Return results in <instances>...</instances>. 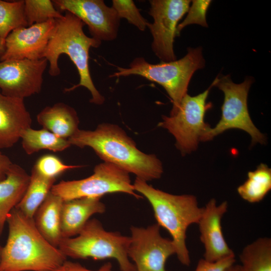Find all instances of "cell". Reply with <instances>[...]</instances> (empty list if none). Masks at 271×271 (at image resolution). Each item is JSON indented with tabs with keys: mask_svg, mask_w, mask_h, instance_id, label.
Returning a JSON list of instances; mask_svg holds the SVG:
<instances>
[{
	"mask_svg": "<svg viewBox=\"0 0 271 271\" xmlns=\"http://www.w3.org/2000/svg\"><path fill=\"white\" fill-rule=\"evenodd\" d=\"M204 66L201 48H189L184 57L171 62L153 64L144 58H136L128 68L117 67V71L109 77L136 75L161 85L171 99L173 107L170 115H172L177 111L182 98L187 94L193 74Z\"/></svg>",
	"mask_w": 271,
	"mask_h": 271,
	"instance_id": "cell-5",
	"label": "cell"
},
{
	"mask_svg": "<svg viewBox=\"0 0 271 271\" xmlns=\"http://www.w3.org/2000/svg\"><path fill=\"white\" fill-rule=\"evenodd\" d=\"M215 81L214 86L222 91L224 96L221 116L216 125L209 130L204 142L212 140L227 129L236 128L247 132L252 145L264 144L265 137L254 125L247 107V96L252 78H247L243 82L236 84L227 75L221 79L216 78Z\"/></svg>",
	"mask_w": 271,
	"mask_h": 271,
	"instance_id": "cell-9",
	"label": "cell"
},
{
	"mask_svg": "<svg viewBox=\"0 0 271 271\" xmlns=\"http://www.w3.org/2000/svg\"><path fill=\"white\" fill-rule=\"evenodd\" d=\"M235 262V254L216 261H209L201 258L198 261L194 271H225Z\"/></svg>",
	"mask_w": 271,
	"mask_h": 271,
	"instance_id": "cell-30",
	"label": "cell"
},
{
	"mask_svg": "<svg viewBox=\"0 0 271 271\" xmlns=\"http://www.w3.org/2000/svg\"><path fill=\"white\" fill-rule=\"evenodd\" d=\"M149 15L154 22H148L153 38L152 49L161 62H171L176 60L174 52L173 43L177 36L178 22L190 7L189 0H152Z\"/></svg>",
	"mask_w": 271,
	"mask_h": 271,
	"instance_id": "cell-10",
	"label": "cell"
},
{
	"mask_svg": "<svg viewBox=\"0 0 271 271\" xmlns=\"http://www.w3.org/2000/svg\"><path fill=\"white\" fill-rule=\"evenodd\" d=\"M54 271H115L112 269V264L107 262L97 270L88 269L78 262L65 260Z\"/></svg>",
	"mask_w": 271,
	"mask_h": 271,
	"instance_id": "cell-31",
	"label": "cell"
},
{
	"mask_svg": "<svg viewBox=\"0 0 271 271\" xmlns=\"http://www.w3.org/2000/svg\"><path fill=\"white\" fill-rule=\"evenodd\" d=\"M48 64L45 58L0 61V92L23 99L39 93Z\"/></svg>",
	"mask_w": 271,
	"mask_h": 271,
	"instance_id": "cell-12",
	"label": "cell"
},
{
	"mask_svg": "<svg viewBox=\"0 0 271 271\" xmlns=\"http://www.w3.org/2000/svg\"><path fill=\"white\" fill-rule=\"evenodd\" d=\"M105 206L99 198L84 197L63 201L61 211L62 238L77 235L90 218L105 211Z\"/></svg>",
	"mask_w": 271,
	"mask_h": 271,
	"instance_id": "cell-17",
	"label": "cell"
},
{
	"mask_svg": "<svg viewBox=\"0 0 271 271\" xmlns=\"http://www.w3.org/2000/svg\"><path fill=\"white\" fill-rule=\"evenodd\" d=\"M157 223L146 228L131 226L127 255L137 271H168L166 262L176 254L172 239L164 238Z\"/></svg>",
	"mask_w": 271,
	"mask_h": 271,
	"instance_id": "cell-11",
	"label": "cell"
},
{
	"mask_svg": "<svg viewBox=\"0 0 271 271\" xmlns=\"http://www.w3.org/2000/svg\"><path fill=\"white\" fill-rule=\"evenodd\" d=\"M80 167L82 166L66 165L58 157L46 154L40 157L33 168L45 178L56 179L66 171Z\"/></svg>",
	"mask_w": 271,
	"mask_h": 271,
	"instance_id": "cell-27",
	"label": "cell"
},
{
	"mask_svg": "<svg viewBox=\"0 0 271 271\" xmlns=\"http://www.w3.org/2000/svg\"><path fill=\"white\" fill-rule=\"evenodd\" d=\"M63 203L61 197L50 191L33 218L40 233L56 247L62 238L61 222Z\"/></svg>",
	"mask_w": 271,
	"mask_h": 271,
	"instance_id": "cell-20",
	"label": "cell"
},
{
	"mask_svg": "<svg viewBox=\"0 0 271 271\" xmlns=\"http://www.w3.org/2000/svg\"><path fill=\"white\" fill-rule=\"evenodd\" d=\"M211 2L210 0L193 1L185 19L177 27V36H179L182 30L189 25L198 24L203 27H207L206 15Z\"/></svg>",
	"mask_w": 271,
	"mask_h": 271,
	"instance_id": "cell-29",
	"label": "cell"
},
{
	"mask_svg": "<svg viewBox=\"0 0 271 271\" xmlns=\"http://www.w3.org/2000/svg\"><path fill=\"white\" fill-rule=\"evenodd\" d=\"M13 164L11 159L0 151V181L6 178Z\"/></svg>",
	"mask_w": 271,
	"mask_h": 271,
	"instance_id": "cell-32",
	"label": "cell"
},
{
	"mask_svg": "<svg viewBox=\"0 0 271 271\" xmlns=\"http://www.w3.org/2000/svg\"><path fill=\"white\" fill-rule=\"evenodd\" d=\"M20 139L22 147L28 155L45 149L62 152L71 146L68 139L60 138L43 128L35 129L29 127L22 132Z\"/></svg>",
	"mask_w": 271,
	"mask_h": 271,
	"instance_id": "cell-23",
	"label": "cell"
},
{
	"mask_svg": "<svg viewBox=\"0 0 271 271\" xmlns=\"http://www.w3.org/2000/svg\"><path fill=\"white\" fill-rule=\"evenodd\" d=\"M25 14L28 26L58 20L63 17L50 0H25Z\"/></svg>",
	"mask_w": 271,
	"mask_h": 271,
	"instance_id": "cell-26",
	"label": "cell"
},
{
	"mask_svg": "<svg viewBox=\"0 0 271 271\" xmlns=\"http://www.w3.org/2000/svg\"><path fill=\"white\" fill-rule=\"evenodd\" d=\"M225 271H240L239 264H234L227 268Z\"/></svg>",
	"mask_w": 271,
	"mask_h": 271,
	"instance_id": "cell-34",
	"label": "cell"
},
{
	"mask_svg": "<svg viewBox=\"0 0 271 271\" xmlns=\"http://www.w3.org/2000/svg\"><path fill=\"white\" fill-rule=\"evenodd\" d=\"M5 51V40L0 38V60L4 54Z\"/></svg>",
	"mask_w": 271,
	"mask_h": 271,
	"instance_id": "cell-33",
	"label": "cell"
},
{
	"mask_svg": "<svg viewBox=\"0 0 271 271\" xmlns=\"http://www.w3.org/2000/svg\"><path fill=\"white\" fill-rule=\"evenodd\" d=\"M227 208V201L217 205L214 198L203 207L198 224L200 241L205 250L203 258L206 260L216 261L234 254L228 246L222 230L221 219Z\"/></svg>",
	"mask_w": 271,
	"mask_h": 271,
	"instance_id": "cell-15",
	"label": "cell"
},
{
	"mask_svg": "<svg viewBox=\"0 0 271 271\" xmlns=\"http://www.w3.org/2000/svg\"><path fill=\"white\" fill-rule=\"evenodd\" d=\"M133 185L135 191L151 204L157 224L170 234L179 261L189 266L191 259L186 243V232L190 225L198 224L203 210L199 206L197 198L193 195H178L164 192L138 178Z\"/></svg>",
	"mask_w": 271,
	"mask_h": 271,
	"instance_id": "cell-4",
	"label": "cell"
},
{
	"mask_svg": "<svg viewBox=\"0 0 271 271\" xmlns=\"http://www.w3.org/2000/svg\"><path fill=\"white\" fill-rule=\"evenodd\" d=\"M215 83V79L207 89L197 95L191 96L187 93L177 111L170 116H163L159 124L174 136L176 146L182 155L196 150L211 128L204 119L206 111L212 107L206 100Z\"/></svg>",
	"mask_w": 271,
	"mask_h": 271,
	"instance_id": "cell-7",
	"label": "cell"
},
{
	"mask_svg": "<svg viewBox=\"0 0 271 271\" xmlns=\"http://www.w3.org/2000/svg\"><path fill=\"white\" fill-rule=\"evenodd\" d=\"M68 140L71 145L92 148L105 162L146 182L159 179L163 172L160 160L155 155L139 150L133 140L116 125L100 124L94 130L78 129Z\"/></svg>",
	"mask_w": 271,
	"mask_h": 271,
	"instance_id": "cell-2",
	"label": "cell"
},
{
	"mask_svg": "<svg viewBox=\"0 0 271 271\" xmlns=\"http://www.w3.org/2000/svg\"><path fill=\"white\" fill-rule=\"evenodd\" d=\"M7 223L8 236L2 249L0 271H54L67 260L40 233L33 219L16 207Z\"/></svg>",
	"mask_w": 271,
	"mask_h": 271,
	"instance_id": "cell-1",
	"label": "cell"
},
{
	"mask_svg": "<svg viewBox=\"0 0 271 271\" xmlns=\"http://www.w3.org/2000/svg\"><path fill=\"white\" fill-rule=\"evenodd\" d=\"M56 180L43 177L33 168L26 192L16 208L26 216L33 218L37 210L51 191Z\"/></svg>",
	"mask_w": 271,
	"mask_h": 271,
	"instance_id": "cell-21",
	"label": "cell"
},
{
	"mask_svg": "<svg viewBox=\"0 0 271 271\" xmlns=\"http://www.w3.org/2000/svg\"><path fill=\"white\" fill-rule=\"evenodd\" d=\"M112 3L111 7L120 19H126L129 23L142 31L145 30L148 22L142 16L133 1L113 0Z\"/></svg>",
	"mask_w": 271,
	"mask_h": 271,
	"instance_id": "cell-28",
	"label": "cell"
},
{
	"mask_svg": "<svg viewBox=\"0 0 271 271\" xmlns=\"http://www.w3.org/2000/svg\"><path fill=\"white\" fill-rule=\"evenodd\" d=\"M56 23L50 20L13 30L5 40V51L0 61L43 58Z\"/></svg>",
	"mask_w": 271,
	"mask_h": 271,
	"instance_id": "cell-14",
	"label": "cell"
},
{
	"mask_svg": "<svg viewBox=\"0 0 271 271\" xmlns=\"http://www.w3.org/2000/svg\"><path fill=\"white\" fill-rule=\"evenodd\" d=\"M30 181V175L13 163L6 178L0 181V236L10 212L23 198Z\"/></svg>",
	"mask_w": 271,
	"mask_h": 271,
	"instance_id": "cell-18",
	"label": "cell"
},
{
	"mask_svg": "<svg viewBox=\"0 0 271 271\" xmlns=\"http://www.w3.org/2000/svg\"><path fill=\"white\" fill-rule=\"evenodd\" d=\"M32 122L24 99L7 96L0 92V149L14 146L22 132L31 127Z\"/></svg>",
	"mask_w": 271,
	"mask_h": 271,
	"instance_id": "cell-16",
	"label": "cell"
},
{
	"mask_svg": "<svg viewBox=\"0 0 271 271\" xmlns=\"http://www.w3.org/2000/svg\"><path fill=\"white\" fill-rule=\"evenodd\" d=\"M2 249V247L1 245H0V259H1V256Z\"/></svg>",
	"mask_w": 271,
	"mask_h": 271,
	"instance_id": "cell-35",
	"label": "cell"
},
{
	"mask_svg": "<svg viewBox=\"0 0 271 271\" xmlns=\"http://www.w3.org/2000/svg\"><path fill=\"white\" fill-rule=\"evenodd\" d=\"M59 12H69L88 26L92 38L100 42L112 41L117 36L120 18L102 0H54Z\"/></svg>",
	"mask_w": 271,
	"mask_h": 271,
	"instance_id": "cell-13",
	"label": "cell"
},
{
	"mask_svg": "<svg viewBox=\"0 0 271 271\" xmlns=\"http://www.w3.org/2000/svg\"><path fill=\"white\" fill-rule=\"evenodd\" d=\"M129 236L107 231L97 219H89L79 234L62 238L58 248L66 257L74 259H115L120 271H137L127 255Z\"/></svg>",
	"mask_w": 271,
	"mask_h": 271,
	"instance_id": "cell-6",
	"label": "cell"
},
{
	"mask_svg": "<svg viewBox=\"0 0 271 271\" xmlns=\"http://www.w3.org/2000/svg\"><path fill=\"white\" fill-rule=\"evenodd\" d=\"M93 174L80 180L61 181L51 190L63 201L84 197L99 198L112 193H124L137 199L142 197L136 193L129 173L117 166L104 162L96 165Z\"/></svg>",
	"mask_w": 271,
	"mask_h": 271,
	"instance_id": "cell-8",
	"label": "cell"
},
{
	"mask_svg": "<svg viewBox=\"0 0 271 271\" xmlns=\"http://www.w3.org/2000/svg\"><path fill=\"white\" fill-rule=\"evenodd\" d=\"M37 120L43 128L63 139H68L79 129L76 110L63 102L44 107L37 114Z\"/></svg>",
	"mask_w": 271,
	"mask_h": 271,
	"instance_id": "cell-19",
	"label": "cell"
},
{
	"mask_svg": "<svg viewBox=\"0 0 271 271\" xmlns=\"http://www.w3.org/2000/svg\"><path fill=\"white\" fill-rule=\"evenodd\" d=\"M24 0H0V38L5 40L13 30L28 27L25 14Z\"/></svg>",
	"mask_w": 271,
	"mask_h": 271,
	"instance_id": "cell-25",
	"label": "cell"
},
{
	"mask_svg": "<svg viewBox=\"0 0 271 271\" xmlns=\"http://www.w3.org/2000/svg\"><path fill=\"white\" fill-rule=\"evenodd\" d=\"M56 26L43 55L48 63V72L51 76L60 74L58 60L60 55H67L76 66L79 75L77 84L65 88L70 92L80 87L87 88L91 93L90 102L101 104L104 97L96 88L89 68V52L90 48L99 47L101 42L89 37L84 32L85 24L73 14L66 11L63 17L56 20Z\"/></svg>",
	"mask_w": 271,
	"mask_h": 271,
	"instance_id": "cell-3",
	"label": "cell"
},
{
	"mask_svg": "<svg viewBox=\"0 0 271 271\" xmlns=\"http://www.w3.org/2000/svg\"><path fill=\"white\" fill-rule=\"evenodd\" d=\"M271 189V169L261 163L247 174V180L237 189L239 196L251 203L261 201Z\"/></svg>",
	"mask_w": 271,
	"mask_h": 271,
	"instance_id": "cell-24",
	"label": "cell"
},
{
	"mask_svg": "<svg viewBox=\"0 0 271 271\" xmlns=\"http://www.w3.org/2000/svg\"><path fill=\"white\" fill-rule=\"evenodd\" d=\"M239 258L240 271H271V239L260 237L247 244Z\"/></svg>",
	"mask_w": 271,
	"mask_h": 271,
	"instance_id": "cell-22",
	"label": "cell"
}]
</instances>
